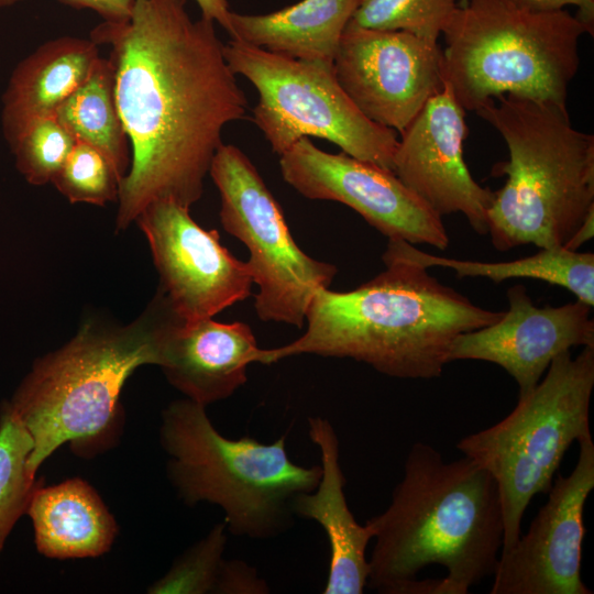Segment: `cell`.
Returning a JSON list of instances; mask_svg holds the SVG:
<instances>
[{"label": "cell", "instance_id": "obj_33", "mask_svg": "<svg viewBox=\"0 0 594 594\" xmlns=\"http://www.w3.org/2000/svg\"><path fill=\"white\" fill-rule=\"evenodd\" d=\"M594 235V210L591 211L572 237L564 244L563 249L578 251L581 245L591 240Z\"/></svg>", "mask_w": 594, "mask_h": 594}, {"label": "cell", "instance_id": "obj_16", "mask_svg": "<svg viewBox=\"0 0 594 594\" xmlns=\"http://www.w3.org/2000/svg\"><path fill=\"white\" fill-rule=\"evenodd\" d=\"M507 300L508 310L499 320L455 337L449 362L494 363L515 380L519 396L539 383L559 354L573 346H594L593 307L578 299L538 307L521 284L507 290Z\"/></svg>", "mask_w": 594, "mask_h": 594}, {"label": "cell", "instance_id": "obj_21", "mask_svg": "<svg viewBox=\"0 0 594 594\" xmlns=\"http://www.w3.org/2000/svg\"><path fill=\"white\" fill-rule=\"evenodd\" d=\"M359 0H301L267 14L231 12L229 35L302 61L333 63Z\"/></svg>", "mask_w": 594, "mask_h": 594}, {"label": "cell", "instance_id": "obj_23", "mask_svg": "<svg viewBox=\"0 0 594 594\" xmlns=\"http://www.w3.org/2000/svg\"><path fill=\"white\" fill-rule=\"evenodd\" d=\"M54 117L75 139L101 151L123 178L131 165V146L114 91L109 58L97 61L89 76L66 98Z\"/></svg>", "mask_w": 594, "mask_h": 594}, {"label": "cell", "instance_id": "obj_7", "mask_svg": "<svg viewBox=\"0 0 594 594\" xmlns=\"http://www.w3.org/2000/svg\"><path fill=\"white\" fill-rule=\"evenodd\" d=\"M588 34L568 10L531 11L510 0H465L442 31V77L465 111L514 95L566 106Z\"/></svg>", "mask_w": 594, "mask_h": 594}, {"label": "cell", "instance_id": "obj_1", "mask_svg": "<svg viewBox=\"0 0 594 594\" xmlns=\"http://www.w3.org/2000/svg\"><path fill=\"white\" fill-rule=\"evenodd\" d=\"M187 0H136L131 15L98 24L90 38L110 47L119 113L131 165L118 193L117 230L152 202L187 208L222 144V131L241 120L248 99L223 53L215 22L191 19Z\"/></svg>", "mask_w": 594, "mask_h": 594}, {"label": "cell", "instance_id": "obj_6", "mask_svg": "<svg viewBox=\"0 0 594 594\" xmlns=\"http://www.w3.org/2000/svg\"><path fill=\"white\" fill-rule=\"evenodd\" d=\"M160 439L168 477L183 502L219 506L227 530L242 538L265 540L287 531L295 498L314 491L322 473L321 464L293 462L285 436L272 443L224 437L206 406L188 398L163 410Z\"/></svg>", "mask_w": 594, "mask_h": 594}, {"label": "cell", "instance_id": "obj_9", "mask_svg": "<svg viewBox=\"0 0 594 594\" xmlns=\"http://www.w3.org/2000/svg\"><path fill=\"white\" fill-rule=\"evenodd\" d=\"M223 53L232 73L256 89L252 121L274 153L314 136L393 172L398 133L360 112L339 85L333 63L297 59L232 38Z\"/></svg>", "mask_w": 594, "mask_h": 594}, {"label": "cell", "instance_id": "obj_26", "mask_svg": "<svg viewBox=\"0 0 594 594\" xmlns=\"http://www.w3.org/2000/svg\"><path fill=\"white\" fill-rule=\"evenodd\" d=\"M224 522L182 553L170 569L148 588L151 594H216L226 559L228 536Z\"/></svg>", "mask_w": 594, "mask_h": 594}, {"label": "cell", "instance_id": "obj_18", "mask_svg": "<svg viewBox=\"0 0 594 594\" xmlns=\"http://www.w3.org/2000/svg\"><path fill=\"white\" fill-rule=\"evenodd\" d=\"M308 435L321 460L317 487L299 494L294 503L295 516L312 519L324 531L330 560L324 594H362L367 583L366 548L373 539L370 528L360 525L348 506L345 476L340 464V444L331 422L320 416L308 418Z\"/></svg>", "mask_w": 594, "mask_h": 594}, {"label": "cell", "instance_id": "obj_8", "mask_svg": "<svg viewBox=\"0 0 594 594\" xmlns=\"http://www.w3.org/2000/svg\"><path fill=\"white\" fill-rule=\"evenodd\" d=\"M593 389L594 346H583L574 358L565 351L505 418L458 441L457 449L496 482L504 521L501 552L521 535L531 499L550 491L570 446L592 436Z\"/></svg>", "mask_w": 594, "mask_h": 594}, {"label": "cell", "instance_id": "obj_29", "mask_svg": "<svg viewBox=\"0 0 594 594\" xmlns=\"http://www.w3.org/2000/svg\"><path fill=\"white\" fill-rule=\"evenodd\" d=\"M271 590L256 570L241 560H226L216 594H267Z\"/></svg>", "mask_w": 594, "mask_h": 594}, {"label": "cell", "instance_id": "obj_14", "mask_svg": "<svg viewBox=\"0 0 594 594\" xmlns=\"http://www.w3.org/2000/svg\"><path fill=\"white\" fill-rule=\"evenodd\" d=\"M568 476L558 475L528 531L501 552L491 594H592L583 583L585 502L594 488L592 436L578 442Z\"/></svg>", "mask_w": 594, "mask_h": 594}, {"label": "cell", "instance_id": "obj_13", "mask_svg": "<svg viewBox=\"0 0 594 594\" xmlns=\"http://www.w3.org/2000/svg\"><path fill=\"white\" fill-rule=\"evenodd\" d=\"M189 209L173 200L150 204L136 218L160 274V287L186 322L215 315L245 300L253 284L248 262L221 244Z\"/></svg>", "mask_w": 594, "mask_h": 594}, {"label": "cell", "instance_id": "obj_12", "mask_svg": "<svg viewBox=\"0 0 594 594\" xmlns=\"http://www.w3.org/2000/svg\"><path fill=\"white\" fill-rule=\"evenodd\" d=\"M333 69L360 112L398 134L444 86L441 46L405 31L348 23Z\"/></svg>", "mask_w": 594, "mask_h": 594}, {"label": "cell", "instance_id": "obj_11", "mask_svg": "<svg viewBox=\"0 0 594 594\" xmlns=\"http://www.w3.org/2000/svg\"><path fill=\"white\" fill-rule=\"evenodd\" d=\"M284 180L311 200H330L356 211L387 239L449 246L442 218L387 169L343 152L320 150L301 138L279 155Z\"/></svg>", "mask_w": 594, "mask_h": 594}, {"label": "cell", "instance_id": "obj_20", "mask_svg": "<svg viewBox=\"0 0 594 594\" xmlns=\"http://www.w3.org/2000/svg\"><path fill=\"white\" fill-rule=\"evenodd\" d=\"M26 515L37 551L52 559L95 558L105 554L118 535V525L96 490L80 477L34 490Z\"/></svg>", "mask_w": 594, "mask_h": 594}, {"label": "cell", "instance_id": "obj_3", "mask_svg": "<svg viewBox=\"0 0 594 594\" xmlns=\"http://www.w3.org/2000/svg\"><path fill=\"white\" fill-rule=\"evenodd\" d=\"M382 258L385 270L356 288L318 290L305 333L282 346L261 349L256 363L314 354L352 359L391 377L430 380L441 376L455 337L504 314L474 305L427 268L387 250Z\"/></svg>", "mask_w": 594, "mask_h": 594}, {"label": "cell", "instance_id": "obj_28", "mask_svg": "<svg viewBox=\"0 0 594 594\" xmlns=\"http://www.w3.org/2000/svg\"><path fill=\"white\" fill-rule=\"evenodd\" d=\"M75 139L56 120L48 117L33 122L11 145L15 167L34 186L52 183Z\"/></svg>", "mask_w": 594, "mask_h": 594}, {"label": "cell", "instance_id": "obj_5", "mask_svg": "<svg viewBox=\"0 0 594 594\" xmlns=\"http://www.w3.org/2000/svg\"><path fill=\"white\" fill-rule=\"evenodd\" d=\"M475 113L504 139L506 175L487 211L493 246L563 248L594 210V135L573 128L566 106L503 95Z\"/></svg>", "mask_w": 594, "mask_h": 594}, {"label": "cell", "instance_id": "obj_35", "mask_svg": "<svg viewBox=\"0 0 594 594\" xmlns=\"http://www.w3.org/2000/svg\"><path fill=\"white\" fill-rule=\"evenodd\" d=\"M464 1H465V0H460V4H462ZM460 4H459V6H460Z\"/></svg>", "mask_w": 594, "mask_h": 594}, {"label": "cell", "instance_id": "obj_25", "mask_svg": "<svg viewBox=\"0 0 594 594\" xmlns=\"http://www.w3.org/2000/svg\"><path fill=\"white\" fill-rule=\"evenodd\" d=\"M460 0H359L349 23L371 30L405 31L438 42Z\"/></svg>", "mask_w": 594, "mask_h": 594}, {"label": "cell", "instance_id": "obj_4", "mask_svg": "<svg viewBox=\"0 0 594 594\" xmlns=\"http://www.w3.org/2000/svg\"><path fill=\"white\" fill-rule=\"evenodd\" d=\"M177 317L158 287L132 322L88 321L66 344L33 363L7 400L33 441L32 473L65 443L84 457L116 439L125 381L142 365L160 364L166 330Z\"/></svg>", "mask_w": 594, "mask_h": 594}, {"label": "cell", "instance_id": "obj_31", "mask_svg": "<svg viewBox=\"0 0 594 594\" xmlns=\"http://www.w3.org/2000/svg\"><path fill=\"white\" fill-rule=\"evenodd\" d=\"M74 9H89L98 13L103 21L120 22L127 20L136 0H58Z\"/></svg>", "mask_w": 594, "mask_h": 594}, {"label": "cell", "instance_id": "obj_30", "mask_svg": "<svg viewBox=\"0 0 594 594\" xmlns=\"http://www.w3.org/2000/svg\"><path fill=\"white\" fill-rule=\"evenodd\" d=\"M516 6L531 11H558L566 6L576 8L575 16L586 28L587 33H594V0H510Z\"/></svg>", "mask_w": 594, "mask_h": 594}, {"label": "cell", "instance_id": "obj_34", "mask_svg": "<svg viewBox=\"0 0 594 594\" xmlns=\"http://www.w3.org/2000/svg\"><path fill=\"white\" fill-rule=\"evenodd\" d=\"M23 0H0V8L14 6Z\"/></svg>", "mask_w": 594, "mask_h": 594}, {"label": "cell", "instance_id": "obj_24", "mask_svg": "<svg viewBox=\"0 0 594 594\" xmlns=\"http://www.w3.org/2000/svg\"><path fill=\"white\" fill-rule=\"evenodd\" d=\"M33 441L9 407H0V554L19 518L26 514L34 490L42 483L29 466Z\"/></svg>", "mask_w": 594, "mask_h": 594}, {"label": "cell", "instance_id": "obj_22", "mask_svg": "<svg viewBox=\"0 0 594 594\" xmlns=\"http://www.w3.org/2000/svg\"><path fill=\"white\" fill-rule=\"evenodd\" d=\"M386 250L424 268L448 267L459 278L485 277L501 283L510 278H531L563 287L578 300L594 306V254L563 248L540 252L507 262L465 261L420 251L404 240L388 239Z\"/></svg>", "mask_w": 594, "mask_h": 594}, {"label": "cell", "instance_id": "obj_17", "mask_svg": "<svg viewBox=\"0 0 594 594\" xmlns=\"http://www.w3.org/2000/svg\"><path fill=\"white\" fill-rule=\"evenodd\" d=\"M260 348L249 324L212 318L186 322L177 317L167 328L161 351L167 381L186 398L204 406L232 396L248 381Z\"/></svg>", "mask_w": 594, "mask_h": 594}, {"label": "cell", "instance_id": "obj_2", "mask_svg": "<svg viewBox=\"0 0 594 594\" xmlns=\"http://www.w3.org/2000/svg\"><path fill=\"white\" fill-rule=\"evenodd\" d=\"M366 586L382 594H466L494 574L504 521L496 482L463 455L411 446L389 505L369 518Z\"/></svg>", "mask_w": 594, "mask_h": 594}, {"label": "cell", "instance_id": "obj_32", "mask_svg": "<svg viewBox=\"0 0 594 594\" xmlns=\"http://www.w3.org/2000/svg\"><path fill=\"white\" fill-rule=\"evenodd\" d=\"M195 2L199 7L202 16L218 23L229 33L231 11L228 0H195Z\"/></svg>", "mask_w": 594, "mask_h": 594}, {"label": "cell", "instance_id": "obj_19", "mask_svg": "<svg viewBox=\"0 0 594 594\" xmlns=\"http://www.w3.org/2000/svg\"><path fill=\"white\" fill-rule=\"evenodd\" d=\"M90 37L46 41L14 67L2 95L1 129L9 146L35 121L54 117L100 58Z\"/></svg>", "mask_w": 594, "mask_h": 594}, {"label": "cell", "instance_id": "obj_27", "mask_svg": "<svg viewBox=\"0 0 594 594\" xmlns=\"http://www.w3.org/2000/svg\"><path fill=\"white\" fill-rule=\"evenodd\" d=\"M121 179L101 151L76 141L52 184L72 204L105 206L117 200Z\"/></svg>", "mask_w": 594, "mask_h": 594}, {"label": "cell", "instance_id": "obj_15", "mask_svg": "<svg viewBox=\"0 0 594 594\" xmlns=\"http://www.w3.org/2000/svg\"><path fill=\"white\" fill-rule=\"evenodd\" d=\"M464 119L465 110L444 81L399 134L393 173L438 216L462 213L476 233L486 235L494 191L472 177L463 158Z\"/></svg>", "mask_w": 594, "mask_h": 594}, {"label": "cell", "instance_id": "obj_10", "mask_svg": "<svg viewBox=\"0 0 594 594\" xmlns=\"http://www.w3.org/2000/svg\"><path fill=\"white\" fill-rule=\"evenodd\" d=\"M209 174L220 194L223 229L249 250L248 264L258 288L257 317L302 328L316 293L330 288L338 268L298 246L280 206L238 146L222 143Z\"/></svg>", "mask_w": 594, "mask_h": 594}]
</instances>
